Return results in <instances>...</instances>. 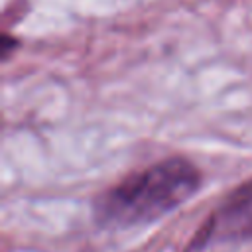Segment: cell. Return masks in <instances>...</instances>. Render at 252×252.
I'll list each match as a JSON object with an SVG mask.
<instances>
[{
  "instance_id": "cell-1",
  "label": "cell",
  "mask_w": 252,
  "mask_h": 252,
  "mask_svg": "<svg viewBox=\"0 0 252 252\" xmlns=\"http://www.w3.org/2000/svg\"><path fill=\"white\" fill-rule=\"evenodd\" d=\"M201 185L199 169L183 159L169 158L130 175L96 201V215L104 224H148L185 203Z\"/></svg>"
}]
</instances>
